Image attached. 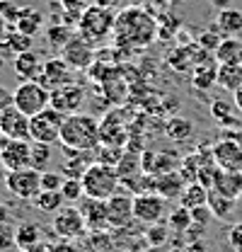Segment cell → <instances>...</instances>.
<instances>
[{
  "mask_svg": "<svg viewBox=\"0 0 242 252\" xmlns=\"http://www.w3.org/2000/svg\"><path fill=\"white\" fill-rule=\"evenodd\" d=\"M155 32L157 25L151 15L143 10V7H126L117 15V22H114V36L121 46H146L155 39Z\"/></svg>",
  "mask_w": 242,
  "mask_h": 252,
  "instance_id": "6da1fadb",
  "label": "cell"
},
{
  "mask_svg": "<svg viewBox=\"0 0 242 252\" xmlns=\"http://www.w3.org/2000/svg\"><path fill=\"white\" fill-rule=\"evenodd\" d=\"M60 146L75 151H92L99 143V122L92 114H70L60 126Z\"/></svg>",
  "mask_w": 242,
  "mask_h": 252,
  "instance_id": "7a4b0ae2",
  "label": "cell"
},
{
  "mask_svg": "<svg viewBox=\"0 0 242 252\" xmlns=\"http://www.w3.org/2000/svg\"><path fill=\"white\" fill-rule=\"evenodd\" d=\"M114 22H117V12H114L112 7H104V5L94 2V5H90V7L83 12V17H80L75 32H78L85 41L99 44V41L107 39V34L114 32Z\"/></svg>",
  "mask_w": 242,
  "mask_h": 252,
  "instance_id": "3957f363",
  "label": "cell"
},
{
  "mask_svg": "<svg viewBox=\"0 0 242 252\" xmlns=\"http://www.w3.org/2000/svg\"><path fill=\"white\" fill-rule=\"evenodd\" d=\"M83 189L85 196L90 199H109L119 191V172L114 165H104V162H90V167L83 172Z\"/></svg>",
  "mask_w": 242,
  "mask_h": 252,
  "instance_id": "277c9868",
  "label": "cell"
},
{
  "mask_svg": "<svg viewBox=\"0 0 242 252\" xmlns=\"http://www.w3.org/2000/svg\"><path fill=\"white\" fill-rule=\"evenodd\" d=\"M12 104L27 117H34L51 104V93L39 80H22L12 93Z\"/></svg>",
  "mask_w": 242,
  "mask_h": 252,
  "instance_id": "5b68a950",
  "label": "cell"
},
{
  "mask_svg": "<svg viewBox=\"0 0 242 252\" xmlns=\"http://www.w3.org/2000/svg\"><path fill=\"white\" fill-rule=\"evenodd\" d=\"M213 160L220 170H238L242 172V128L223 131L220 141L211 148Z\"/></svg>",
  "mask_w": 242,
  "mask_h": 252,
  "instance_id": "8992f818",
  "label": "cell"
},
{
  "mask_svg": "<svg viewBox=\"0 0 242 252\" xmlns=\"http://www.w3.org/2000/svg\"><path fill=\"white\" fill-rule=\"evenodd\" d=\"M65 122V114L56 112L54 107H46L44 112L30 117V136L31 141L39 143H59L60 138V126Z\"/></svg>",
  "mask_w": 242,
  "mask_h": 252,
  "instance_id": "52a82bcc",
  "label": "cell"
},
{
  "mask_svg": "<svg viewBox=\"0 0 242 252\" xmlns=\"http://www.w3.org/2000/svg\"><path fill=\"white\" fill-rule=\"evenodd\" d=\"M5 187L10 194H15L17 199H31L41 191V172L34 167L25 170H12L5 175Z\"/></svg>",
  "mask_w": 242,
  "mask_h": 252,
  "instance_id": "ba28073f",
  "label": "cell"
},
{
  "mask_svg": "<svg viewBox=\"0 0 242 252\" xmlns=\"http://www.w3.org/2000/svg\"><path fill=\"white\" fill-rule=\"evenodd\" d=\"M165 209H167V199L155 194V191H141L133 196V219L152 225L165 219Z\"/></svg>",
  "mask_w": 242,
  "mask_h": 252,
  "instance_id": "9c48e42d",
  "label": "cell"
},
{
  "mask_svg": "<svg viewBox=\"0 0 242 252\" xmlns=\"http://www.w3.org/2000/svg\"><path fill=\"white\" fill-rule=\"evenodd\" d=\"M60 59L68 63L73 70H88L94 63V49L90 41H85L80 34H75L63 49H60Z\"/></svg>",
  "mask_w": 242,
  "mask_h": 252,
  "instance_id": "30bf717a",
  "label": "cell"
},
{
  "mask_svg": "<svg viewBox=\"0 0 242 252\" xmlns=\"http://www.w3.org/2000/svg\"><path fill=\"white\" fill-rule=\"evenodd\" d=\"M85 104V88H80L78 83H70V85H63L59 90H51V104L56 112L70 117V114H78L80 107Z\"/></svg>",
  "mask_w": 242,
  "mask_h": 252,
  "instance_id": "8fae6325",
  "label": "cell"
},
{
  "mask_svg": "<svg viewBox=\"0 0 242 252\" xmlns=\"http://www.w3.org/2000/svg\"><path fill=\"white\" fill-rule=\"evenodd\" d=\"M39 83L51 93V90H59L63 85H70L75 83L73 80V68L63 61L60 56H54V59H46L44 61V68H41V75H39Z\"/></svg>",
  "mask_w": 242,
  "mask_h": 252,
  "instance_id": "7c38bea8",
  "label": "cell"
},
{
  "mask_svg": "<svg viewBox=\"0 0 242 252\" xmlns=\"http://www.w3.org/2000/svg\"><path fill=\"white\" fill-rule=\"evenodd\" d=\"M88 223L78 206H63L54 216V233L59 238H80L85 233Z\"/></svg>",
  "mask_w": 242,
  "mask_h": 252,
  "instance_id": "4fadbf2b",
  "label": "cell"
},
{
  "mask_svg": "<svg viewBox=\"0 0 242 252\" xmlns=\"http://www.w3.org/2000/svg\"><path fill=\"white\" fill-rule=\"evenodd\" d=\"M0 131L7 138H17V141H31L30 136V117L25 112H20L15 104H7L0 112Z\"/></svg>",
  "mask_w": 242,
  "mask_h": 252,
  "instance_id": "5bb4252c",
  "label": "cell"
},
{
  "mask_svg": "<svg viewBox=\"0 0 242 252\" xmlns=\"http://www.w3.org/2000/svg\"><path fill=\"white\" fill-rule=\"evenodd\" d=\"M0 165H2L7 172L31 167V141L10 138V143L0 151Z\"/></svg>",
  "mask_w": 242,
  "mask_h": 252,
  "instance_id": "9a60e30c",
  "label": "cell"
},
{
  "mask_svg": "<svg viewBox=\"0 0 242 252\" xmlns=\"http://www.w3.org/2000/svg\"><path fill=\"white\" fill-rule=\"evenodd\" d=\"M107 216L112 228H126L133 220V196H128V191H117L114 196L107 199Z\"/></svg>",
  "mask_w": 242,
  "mask_h": 252,
  "instance_id": "2e32d148",
  "label": "cell"
},
{
  "mask_svg": "<svg viewBox=\"0 0 242 252\" xmlns=\"http://www.w3.org/2000/svg\"><path fill=\"white\" fill-rule=\"evenodd\" d=\"M85 216V223L90 230H104L109 225V216H107V201L104 199H90L83 196L80 206H78Z\"/></svg>",
  "mask_w": 242,
  "mask_h": 252,
  "instance_id": "e0dca14e",
  "label": "cell"
},
{
  "mask_svg": "<svg viewBox=\"0 0 242 252\" xmlns=\"http://www.w3.org/2000/svg\"><path fill=\"white\" fill-rule=\"evenodd\" d=\"M213 189L228 199H242V172L238 170H215V177H213Z\"/></svg>",
  "mask_w": 242,
  "mask_h": 252,
  "instance_id": "ac0fdd59",
  "label": "cell"
},
{
  "mask_svg": "<svg viewBox=\"0 0 242 252\" xmlns=\"http://www.w3.org/2000/svg\"><path fill=\"white\" fill-rule=\"evenodd\" d=\"M182 160L172 158V153H152V151H143L141 153V167L148 175H165V172H175L180 167Z\"/></svg>",
  "mask_w": 242,
  "mask_h": 252,
  "instance_id": "d6986e66",
  "label": "cell"
},
{
  "mask_svg": "<svg viewBox=\"0 0 242 252\" xmlns=\"http://www.w3.org/2000/svg\"><path fill=\"white\" fill-rule=\"evenodd\" d=\"M12 68H15V73H17L22 80H39L44 61H41V56H39L36 51H25V54H17V56H15Z\"/></svg>",
  "mask_w": 242,
  "mask_h": 252,
  "instance_id": "ffe728a7",
  "label": "cell"
},
{
  "mask_svg": "<svg viewBox=\"0 0 242 252\" xmlns=\"http://www.w3.org/2000/svg\"><path fill=\"white\" fill-rule=\"evenodd\" d=\"M184 180L180 172H165V175H152V191L165 196V199H180L182 189H184Z\"/></svg>",
  "mask_w": 242,
  "mask_h": 252,
  "instance_id": "44dd1931",
  "label": "cell"
},
{
  "mask_svg": "<svg viewBox=\"0 0 242 252\" xmlns=\"http://www.w3.org/2000/svg\"><path fill=\"white\" fill-rule=\"evenodd\" d=\"M213 30L220 32L223 36H238V34H242V10H235V7L218 10Z\"/></svg>",
  "mask_w": 242,
  "mask_h": 252,
  "instance_id": "7402d4cb",
  "label": "cell"
},
{
  "mask_svg": "<svg viewBox=\"0 0 242 252\" xmlns=\"http://www.w3.org/2000/svg\"><path fill=\"white\" fill-rule=\"evenodd\" d=\"M215 85L228 93H235L242 85V63H218Z\"/></svg>",
  "mask_w": 242,
  "mask_h": 252,
  "instance_id": "603a6c76",
  "label": "cell"
},
{
  "mask_svg": "<svg viewBox=\"0 0 242 252\" xmlns=\"http://www.w3.org/2000/svg\"><path fill=\"white\" fill-rule=\"evenodd\" d=\"M39 238H41V228L36 223H20L15 228V248L22 252H30L31 248L39 245Z\"/></svg>",
  "mask_w": 242,
  "mask_h": 252,
  "instance_id": "cb8c5ba5",
  "label": "cell"
},
{
  "mask_svg": "<svg viewBox=\"0 0 242 252\" xmlns=\"http://www.w3.org/2000/svg\"><path fill=\"white\" fill-rule=\"evenodd\" d=\"M209 204V189L204 187V185H199V182H189V185H184L180 194V206L184 209H196V206H206Z\"/></svg>",
  "mask_w": 242,
  "mask_h": 252,
  "instance_id": "d4e9b609",
  "label": "cell"
},
{
  "mask_svg": "<svg viewBox=\"0 0 242 252\" xmlns=\"http://www.w3.org/2000/svg\"><path fill=\"white\" fill-rule=\"evenodd\" d=\"M240 56H242V39H238V36H223L220 46L213 54V59L218 63H240Z\"/></svg>",
  "mask_w": 242,
  "mask_h": 252,
  "instance_id": "484cf974",
  "label": "cell"
},
{
  "mask_svg": "<svg viewBox=\"0 0 242 252\" xmlns=\"http://www.w3.org/2000/svg\"><path fill=\"white\" fill-rule=\"evenodd\" d=\"M235 206H238L235 199H228V196L218 194L215 189H209V209H211L213 219L228 220L233 214H235Z\"/></svg>",
  "mask_w": 242,
  "mask_h": 252,
  "instance_id": "4316f807",
  "label": "cell"
},
{
  "mask_svg": "<svg viewBox=\"0 0 242 252\" xmlns=\"http://www.w3.org/2000/svg\"><path fill=\"white\" fill-rule=\"evenodd\" d=\"M41 25H44V15L34 7H22V15L20 20L15 22V30L27 34V36H36L41 32Z\"/></svg>",
  "mask_w": 242,
  "mask_h": 252,
  "instance_id": "83f0119b",
  "label": "cell"
},
{
  "mask_svg": "<svg viewBox=\"0 0 242 252\" xmlns=\"http://www.w3.org/2000/svg\"><path fill=\"white\" fill-rule=\"evenodd\" d=\"M63 204H65V199H63L60 189H51V191H44L41 189L34 196V206L39 211H44V214H59L60 209H63Z\"/></svg>",
  "mask_w": 242,
  "mask_h": 252,
  "instance_id": "f1b7e54d",
  "label": "cell"
},
{
  "mask_svg": "<svg viewBox=\"0 0 242 252\" xmlns=\"http://www.w3.org/2000/svg\"><path fill=\"white\" fill-rule=\"evenodd\" d=\"M78 32L75 27H70V25H65V22H56V25H49V30H46V39H49V44L54 46V49H63L73 36H75Z\"/></svg>",
  "mask_w": 242,
  "mask_h": 252,
  "instance_id": "f546056e",
  "label": "cell"
},
{
  "mask_svg": "<svg viewBox=\"0 0 242 252\" xmlns=\"http://www.w3.org/2000/svg\"><path fill=\"white\" fill-rule=\"evenodd\" d=\"M138 170H143V167H141V156H138V153H131V151H126V153L121 156V160L117 162V172H119V180H121V182L138 177Z\"/></svg>",
  "mask_w": 242,
  "mask_h": 252,
  "instance_id": "4dcf8cb0",
  "label": "cell"
},
{
  "mask_svg": "<svg viewBox=\"0 0 242 252\" xmlns=\"http://www.w3.org/2000/svg\"><path fill=\"white\" fill-rule=\"evenodd\" d=\"M60 7H63V22L78 27L83 12L90 7V0H60Z\"/></svg>",
  "mask_w": 242,
  "mask_h": 252,
  "instance_id": "1f68e13d",
  "label": "cell"
},
{
  "mask_svg": "<svg viewBox=\"0 0 242 252\" xmlns=\"http://www.w3.org/2000/svg\"><path fill=\"white\" fill-rule=\"evenodd\" d=\"M165 131L172 141H189L194 136V124L184 117H172L167 124H165Z\"/></svg>",
  "mask_w": 242,
  "mask_h": 252,
  "instance_id": "d6a6232c",
  "label": "cell"
},
{
  "mask_svg": "<svg viewBox=\"0 0 242 252\" xmlns=\"http://www.w3.org/2000/svg\"><path fill=\"white\" fill-rule=\"evenodd\" d=\"M191 225H194L191 211H189V209H184V206H177L175 211H170V214H167V228H170V230H175V233H180V235H184Z\"/></svg>",
  "mask_w": 242,
  "mask_h": 252,
  "instance_id": "836d02e7",
  "label": "cell"
},
{
  "mask_svg": "<svg viewBox=\"0 0 242 252\" xmlns=\"http://www.w3.org/2000/svg\"><path fill=\"white\" fill-rule=\"evenodd\" d=\"M233 109H238V107H235V102L230 104V102H225V99H215V102L211 104V114L220 122V124L230 126V128H242L240 122H235V119H233Z\"/></svg>",
  "mask_w": 242,
  "mask_h": 252,
  "instance_id": "e575fe53",
  "label": "cell"
},
{
  "mask_svg": "<svg viewBox=\"0 0 242 252\" xmlns=\"http://www.w3.org/2000/svg\"><path fill=\"white\" fill-rule=\"evenodd\" d=\"M31 44H34V36H27V34H22V32H17V30L5 34V46L15 56L17 54H25V51H31Z\"/></svg>",
  "mask_w": 242,
  "mask_h": 252,
  "instance_id": "d590c367",
  "label": "cell"
},
{
  "mask_svg": "<svg viewBox=\"0 0 242 252\" xmlns=\"http://www.w3.org/2000/svg\"><path fill=\"white\" fill-rule=\"evenodd\" d=\"M49 162H51V143L31 141V167L39 172H46Z\"/></svg>",
  "mask_w": 242,
  "mask_h": 252,
  "instance_id": "8d00e7d4",
  "label": "cell"
},
{
  "mask_svg": "<svg viewBox=\"0 0 242 252\" xmlns=\"http://www.w3.org/2000/svg\"><path fill=\"white\" fill-rule=\"evenodd\" d=\"M215 73H218V65L213 68L211 61H209L206 65H199V68L194 70V78H191V83H194L199 90H209L211 85H215Z\"/></svg>",
  "mask_w": 242,
  "mask_h": 252,
  "instance_id": "74e56055",
  "label": "cell"
},
{
  "mask_svg": "<svg viewBox=\"0 0 242 252\" xmlns=\"http://www.w3.org/2000/svg\"><path fill=\"white\" fill-rule=\"evenodd\" d=\"M60 194H63V199H65L68 204L80 201V199L85 196L83 180H80V177H65V182H63V187H60Z\"/></svg>",
  "mask_w": 242,
  "mask_h": 252,
  "instance_id": "f35d334b",
  "label": "cell"
},
{
  "mask_svg": "<svg viewBox=\"0 0 242 252\" xmlns=\"http://www.w3.org/2000/svg\"><path fill=\"white\" fill-rule=\"evenodd\" d=\"M199 165H201V160H199V153H194V156H184L180 162V175L182 180L189 185V182H196V175H199Z\"/></svg>",
  "mask_w": 242,
  "mask_h": 252,
  "instance_id": "ab89813d",
  "label": "cell"
},
{
  "mask_svg": "<svg viewBox=\"0 0 242 252\" xmlns=\"http://www.w3.org/2000/svg\"><path fill=\"white\" fill-rule=\"evenodd\" d=\"M22 15V5L17 0H0V17L5 22H17Z\"/></svg>",
  "mask_w": 242,
  "mask_h": 252,
  "instance_id": "60d3db41",
  "label": "cell"
},
{
  "mask_svg": "<svg viewBox=\"0 0 242 252\" xmlns=\"http://www.w3.org/2000/svg\"><path fill=\"white\" fill-rule=\"evenodd\" d=\"M220 41H223V34L215 32V30L204 32V34L199 36V46H201L206 54H215V49L220 46Z\"/></svg>",
  "mask_w": 242,
  "mask_h": 252,
  "instance_id": "b9f144b4",
  "label": "cell"
},
{
  "mask_svg": "<svg viewBox=\"0 0 242 252\" xmlns=\"http://www.w3.org/2000/svg\"><path fill=\"white\" fill-rule=\"evenodd\" d=\"M170 228L167 225H160V223H152L151 228H148V233H146V238H148V245L152 248H160V245H165L167 243V233Z\"/></svg>",
  "mask_w": 242,
  "mask_h": 252,
  "instance_id": "7bdbcfd3",
  "label": "cell"
},
{
  "mask_svg": "<svg viewBox=\"0 0 242 252\" xmlns=\"http://www.w3.org/2000/svg\"><path fill=\"white\" fill-rule=\"evenodd\" d=\"M63 182H65L63 172H51V170L41 172V189H44V191H51V189H60V187H63Z\"/></svg>",
  "mask_w": 242,
  "mask_h": 252,
  "instance_id": "ee69618b",
  "label": "cell"
},
{
  "mask_svg": "<svg viewBox=\"0 0 242 252\" xmlns=\"http://www.w3.org/2000/svg\"><path fill=\"white\" fill-rule=\"evenodd\" d=\"M10 245H15V228L10 223L0 225V252L10 250Z\"/></svg>",
  "mask_w": 242,
  "mask_h": 252,
  "instance_id": "f6af8a7d",
  "label": "cell"
},
{
  "mask_svg": "<svg viewBox=\"0 0 242 252\" xmlns=\"http://www.w3.org/2000/svg\"><path fill=\"white\" fill-rule=\"evenodd\" d=\"M228 245L233 248V252H242V223H235L228 230Z\"/></svg>",
  "mask_w": 242,
  "mask_h": 252,
  "instance_id": "bcb514c9",
  "label": "cell"
},
{
  "mask_svg": "<svg viewBox=\"0 0 242 252\" xmlns=\"http://www.w3.org/2000/svg\"><path fill=\"white\" fill-rule=\"evenodd\" d=\"M191 219H194V223H199V225H206V223L213 219L209 204H206V206H196V209H191Z\"/></svg>",
  "mask_w": 242,
  "mask_h": 252,
  "instance_id": "7dc6e473",
  "label": "cell"
},
{
  "mask_svg": "<svg viewBox=\"0 0 242 252\" xmlns=\"http://www.w3.org/2000/svg\"><path fill=\"white\" fill-rule=\"evenodd\" d=\"M180 252H209V250H206V245L201 240H194V243H186Z\"/></svg>",
  "mask_w": 242,
  "mask_h": 252,
  "instance_id": "c3c4849f",
  "label": "cell"
},
{
  "mask_svg": "<svg viewBox=\"0 0 242 252\" xmlns=\"http://www.w3.org/2000/svg\"><path fill=\"white\" fill-rule=\"evenodd\" d=\"M7 104H12V94L7 93L5 88H0V112H2Z\"/></svg>",
  "mask_w": 242,
  "mask_h": 252,
  "instance_id": "681fc988",
  "label": "cell"
},
{
  "mask_svg": "<svg viewBox=\"0 0 242 252\" xmlns=\"http://www.w3.org/2000/svg\"><path fill=\"white\" fill-rule=\"evenodd\" d=\"M233 102H235V107H238V112H240V114H242V85H240V88H238V90H235V93H233Z\"/></svg>",
  "mask_w": 242,
  "mask_h": 252,
  "instance_id": "f907efd6",
  "label": "cell"
},
{
  "mask_svg": "<svg viewBox=\"0 0 242 252\" xmlns=\"http://www.w3.org/2000/svg\"><path fill=\"white\" fill-rule=\"evenodd\" d=\"M2 223H10V209L5 204H0V225Z\"/></svg>",
  "mask_w": 242,
  "mask_h": 252,
  "instance_id": "816d5d0a",
  "label": "cell"
},
{
  "mask_svg": "<svg viewBox=\"0 0 242 252\" xmlns=\"http://www.w3.org/2000/svg\"><path fill=\"white\" fill-rule=\"evenodd\" d=\"M213 7H218V10H225V7H230V0H211Z\"/></svg>",
  "mask_w": 242,
  "mask_h": 252,
  "instance_id": "f5cc1de1",
  "label": "cell"
},
{
  "mask_svg": "<svg viewBox=\"0 0 242 252\" xmlns=\"http://www.w3.org/2000/svg\"><path fill=\"white\" fill-rule=\"evenodd\" d=\"M5 34H7V22L0 17V39H5Z\"/></svg>",
  "mask_w": 242,
  "mask_h": 252,
  "instance_id": "db71d44e",
  "label": "cell"
},
{
  "mask_svg": "<svg viewBox=\"0 0 242 252\" xmlns=\"http://www.w3.org/2000/svg\"><path fill=\"white\" fill-rule=\"evenodd\" d=\"M7 143H10V138H7V136H5V133L0 131V151H2V148H5Z\"/></svg>",
  "mask_w": 242,
  "mask_h": 252,
  "instance_id": "11a10c76",
  "label": "cell"
},
{
  "mask_svg": "<svg viewBox=\"0 0 242 252\" xmlns=\"http://www.w3.org/2000/svg\"><path fill=\"white\" fill-rule=\"evenodd\" d=\"M240 63H242V56H240Z\"/></svg>",
  "mask_w": 242,
  "mask_h": 252,
  "instance_id": "9f6ffc18",
  "label": "cell"
}]
</instances>
